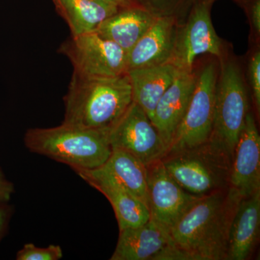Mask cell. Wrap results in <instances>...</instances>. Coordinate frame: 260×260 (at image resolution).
I'll list each match as a JSON object with an SVG mask.
<instances>
[{"label": "cell", "mask_w": 260, "mask_h": 260, "mask_svg": "<svg viewBox=\"0 0 260 260\" xmlns=\"http://www.w3.org/2000/svg\"><path fill=\"white\" fill-rule=\"evenodd\" d=\"M242 198L230 186L200 198L171 231L177 260H227L231 224Z\"/></svg>", "instance_id": "1"}, {"label": "cell", "mask_w": 260, "mask_h": 260, "mask_svg": "<svg viewBox=\"0 0 260 260\" xmlns=\"http://www.w3.org/2000/svg\"><path fill=\"white\" fill-rule=\"evenodd\" d=\"M63 124L86 129H109L133 100L127 73L115 78H88L73 72L64 98Z\"/></svg>", "instance_id": "2"}, {"label": "cell", "mask_w": 260, "mask_h": 260, "mask_svg": "<svg viewBox=\"0 0 260 260\" xmlns=\"http://www.w3.org/2000/svg\"><path fill=\"white\" fill-rule=\"evenodd\" d=\"M24 144L31 153L69 166L93 169L104 165L112 153L109 129H86L67 125L29 129Z\"/></svg>", "instance_id": "3"}, {"label": "cell", "mask_w": 260, "mask_h": 260, "mask_svg": "<svg viewBox=\"0 0 260 260\" xmlns=\"http://www.w3.org/2000/svg\"><path fill=\"white\" fill-rule=\"evenodd\" d=\"M160 160L171 177L195 196H206L229 186L232 158L211 139L168 153Z\"/></svg>", "instance_id": "4"}, {"label": "cell", "mask_w": 260, "mask_h": 260, "mask_svg": "<svg viewBox=\"0 0 260 260\" xmlns=\"http://www.w3.org/2000/svg\"><path fill=\"white\" fill-rule=\"evenodd\" d=\"M213 130L210 139L234 156L249 111V100L240 65L225 56L220 59Z\"/></svg>", "instance_id": "5"}, {"label": "cell", "mask_w": 260, "mask_h": 260, "mask_svg": "<svg viewBox=\"0 0 260 260\" xmlns=\"http://www.w3.org/2000/svg\"><path fill=\"white\" fill-rule=\"evenodd\" d=\"M213 3L192 0L186 20L178 24L174 50L169 63L179 72L190 73L197 56L210 54L220 60L225 56L223 41L215 32L211 20Z\"/></svg>", "instance_id": "6"}, {"label": "cell", "mask_w": 260, "mask_h": 260, "mask_svg": "<svg viewBox=\"0 0 260 260\" xmlns=\"http://www.w3.org/2000/svg\"><path fill=\"white\" fill-rule=\"evenodd\" d=\"M219 68V61L216 59L206 63L197 72L194 90L187 110L168 153L196 146L210 139L213 130Z\"/></svg>", "instance_id": "7"}, {"label": "cell", "mask_w": 260, "mask_h": 260, "mask_svg": "<svg viewBox=\"0 0 260 260\" xmlns=\"http://www.w3.org/2000/svg\"><path fill=\"white\" fill-rule=\"evenodd\" d=\"M59 52L70 59L75 73L88 78H115L127 72L126 51L95 31L71 37Z\"/></svg>", "instance_id": "8"}, {"label": "cell", "mask_w": 260, "mask_h": 260, "mask_svg": "<svg viewBox=\"0 0 260 260\" xmlns=\"http://www.w3.org/2000/svg\"><path fill=\"white\" fill-rule=\"evenodd\" d=\"M109 140L112 150L127 152L145 167L161 160L168 153L158 130L135 102L109 129Z\"/></svg>", "instance_id": "9"}, {"label": "cell", "mask_w": 260, "mask_h": 260, "mask_svg": "<svg viewBox=\"0 0 260 260\" xmlns=\"http://www.w3.org/2000/svg\"><path fill=\"white\" fill-rule=\"evenodd\" d=\"M150 219L170 235L179 219L202 197L184 190L166 170L161 160L147 167Z\"/></svg>", "instance_id": "10"}, {"label": "cell", "mask_w": 260, "mask_h": 260, "mask_svg": "<svg viewBox=\"0 0 260 260\" xmlns=\"http://www.w3.org/2000/svg\"><path fill=\"white\" fill-rule=\"evenodd\" d=\"M111 260H177L170 235L152 219L119 231Z\"/></svg>", "instance_id": "11"}, {"label": "cell", "mask_w": 260, "mask_h": 260, "mask_svg": "<svg viewBox=\"0 0 260 260\" xmlns=\"http://www.w3.org/2000/svg\"><path fill=\"white\" fill-rule=\"evenodd\" d=\"M229 186L242 198L260 190V137L256 121L248 112L234 150Z\"/></svg>", "instance_id": "12"}, {"label": "cell", "mask_w": 260, "mask_h": 260, "mask_svg": "<svg viewBox=\"0 0 260 260\" xmlns=\"http://www.w3.org/2000/svg\"><path fill=\"white\" fill-rule=\"evenodd\" d=\"M73 170L109 200L115 213L119 231L140 226L150 220V210L147 205L130 194L100 168Z\"/></svg>", "instance_id": "13"}, {"label": "cell", "mask_w": 260, "mask_h": 260, "mask_svg": "<svg viewBox=\"0 0 260 260\" xmlns=\"http://www.w3.org/2000/svg\"><path fill=\"white\" fill-rule=\"evenodd\" d=\"M195 80L194 70L190 73L179 72L154 110L151 121L167 145L168 151L187 110Z\"/></svg>", "instance_id": "14"}, {"label": "cell", "mask_w": 260, "mask_h": 260, "mask_svg": "<svg viewBox=\"0 0 260 260\" xmlns=\"http://www.w3.org/2000/svg\"><path fill=\"white\" fill-rule=\"evenodd\" d=\"M178 16L159 17L127 53V71L169 63L174 50Z\"/></svg>", "instance_id": "15"}, {"label": "cell", "mask_w": 260, "mask_h": 260, "mask_svg": "<svg viewBox=\"0 0 260 260\" xmlns=\"http://www.w3.org/2000/svg\"><path fill=\"white\" fill-rule=\"evenodd\" d=\"M260 190L242 198L229 231L227 260H246L254 250L259 236Z\"/></svg>", "instance_id": "16"}, {"label": "cell", "mask_w": 260, "mask_h": 260, "mask_svg": "<svg viewBox=\"0 0 260 260\" xmlns=\"http://www.w3.org/2000/svg\"><path fill=\"white\" fill-rule=\"evenodd\" d=\"M156 18L139 5H132L121 8L106 19L95 31L104 39L115 43L127 54Z\"/></svg>", "instance_id": "17"}, {"label": "cell", "mask_w": 260, "mask_h": 260, "mask_svg": "<svg viewBox=\"0 0 260 260\" xmlns=\"http://www.w3.org/2000/svg\"><path fill=\"white\" fill-rule=\"evenodd\" d=\"M126 73L131 84L133 102L151 120L158 101L177 78L179 70L171 63H166L129 70Z\"/></svg>", "instance_id": "18"}, {"label": "cell", "mask_w": 260, "mask_h": 260, "mask_svg": "<svg viewBox=\"0 0 260 260\" xmlns=\"http://www.w3.org/2000/svg\"><path fill=\"white\" fill-rule=\"evenodd\" d=\"M69 25L72 37L95 31L121 8L99 0H53Z\"/></svg>", "instance_id": "19"}, {"label": "cell", "mask_w": 260, "mask_h": 260, "mask_svg": "<svg viewBox=\"0 0 260 260\" xmlns=\"http://www.w3.org/2000/svg\"><path fill=\"white\" fill-rule=\"evenodd\" d=\"M99 168L148 208L147 167L143 162L124 150L114 149Z\"/></svg>", "instance_id": "20"}, {"label": "cell", "mask_w": 260, "mask_h": 260, "mask_svg": "<svg viewBox=\"0 0 260 260\" xmlns=\"http://www.w3.org/2000/svg\"><path fill=\"white\" fill-rule=\"evenodd\" d=\"M135 4L144 8L154 16L181 17L187 11L192 0H133Z\"/></svg>", "instance_id": "21"}, {"label": "cell", "mask_w": 260, "mask_h": 260, "mask_svg": "<svg viewBox=\"0 0 260 260\" xmlns=\"http://www.w3.org/2000/svg\"><path fill=\"white\" fill-rule=\"evenodd\" d=\"M63 256V251L59 245L38 247L32 243L25 244L16 255L17 260H59Z\"/></svg>", "instance_id": "22"}, {"label": "cell", "mask_w": 260, "mask_h": 260, "mask_svg": "<svg viewBox=\"0 0 260 260\" xmlns=\"http://www.w3.org/2000/svg\"><path fill=\"white\" fill-rule=\"evenodd\" d=\"M248 78L256 109L260 108V51L256 49L249 59Z\"/></svg>", "instance_id": "23"}, {"label": "cell", "mask_w": 260, "mask_h": 260, "mask_svg": "<svg viewBox=\"0 0 260 260\" xmlns=\"http://www.w3.org/2000/svg\"><path fill=\"white\" fill-rule=\"evenodd\" d=\"M242 6H244L249 15L251 26L256 35H260V0H246Z\"/></svg>", "instance_id": "24"}, {"label": "cell", "mask_w": 260, "mask_h": 260, "mask_svg": "<svg viewBox=\"0 0 260 260\" xmlns=\"http://www.w3.org/2000/svg\"><path fill=\"white\" fill-rule=\"evenodd\" d=\"M14 193V184L7 179L3 169L0 167V203H8Z\"/></svg>", "instance_id": "25"}, {"label": "cell", "mask_w": 260, "mask_h": 260, "mask_svg": "<svg viewBox=\"0 0 260 260\" xmlns=\"http://www.w3.org/2000/svg\"><path fill=\"white\" fill-rule=\"evenodd\" d=\"M12 213L13 210L8 203H0V242L8 229Z\"/></svg>", "instance_id": "26"}, {"label": "cell", "mask_w": 260, "mask_h": 260, "mask_svg": "<svg viewBox=\"0 0 260 260\" xmlns=\"http://www.w3.org/2000/svg\"><path fill=\"white\" fill-rule=\"evenodd\" d=\"M99 1L116 5V6L119 7V8H124V7L130 6V5L135 4L133 0H99Z\"/></svg>", "instance_id": "27"}, {"label": "cell", "mask_w": 260, "mask_h": 260, "mask_svg": "<svg viewBox=\"0 0 260 260\" xmlns=\"http://www.w3.org/2000/svg\"><path fill=\"white\" fill-rule=\"evenodd\" d=\"M203 1H208L211 2V3H214V2L216 1V0H203ZM234 1L237 2V3H239V4H243L244 2H246V0H234Z\"/></svg>", "instance_id": "28"}]
</instances>
